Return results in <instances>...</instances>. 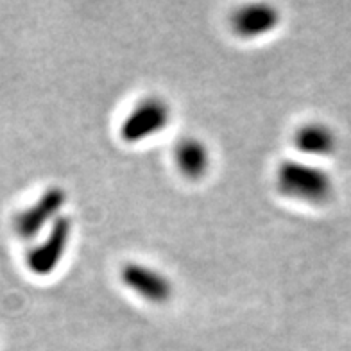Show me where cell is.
<instances>
[{
	"label": "cell",
	"instance_id": "6da1fadb",
	"mask_svg": "<svg viewBox=\"0 0 351 351\" xmlns=\"http://www.w3.org/2000/svg\"><path fill=\"white\" fill-rule=\"evenodd\" d=\"M280 195L308 206H324L335 194V183L326 169L310 160H283L274 174Z\"/></svg>",
	"mask_w": 351,
	"mask_h": 351
},
{
	"label": "cell",
	"instance_id": "7a4b0ae2",
	"mask_svg": "<svg viewBox=\"0 0 351 351\" xmlns=\"http://www.w3.org/2000/svg\"><path fill=\"white\" fill-rule=\"evenodd\" d=\"M172 106L160 95H145L134 102L119 125V136L125 145H138L156 138L172 124Z\"/></svg>",
	"mask_w": 351,
	"mask_h": 351
},
{
	"label": "cell",
	"instance_id": "3957f363",
	"mask_svg": "<svg viewBox=\"0 0 351 351\" xmlns=\"http://www.w3.org/2000/svg\"><path fill=\"white\" fill-rule=\"evenodd\" d=\"M74 237V219L63 215L31 245L25 254V265L31 274L47 278L54 274L65 260Z\"/></svg>",
	"mask_w": 351,
	"mask_h": 351
},
{
	"label": "cell",
	"instance_id": "277c9868",
	"mask_svg": "<svg viewBox=\"0 0 351 351\" xmlns=\"http://www.w3.org/2000/svg\"><path fill=\"white\" fill-rule=\"evenodd\" d=\"M66 190L60 185H52L43 194L36 197L33 204H29L14 215L13 230L20 241L34 242L45 233L60 217H63L66 206Z\"/></svg>",
	"mask_w": 351,
	"mask_h": 351
},
{
	"label": "cell",
	"instance_id": "5b68a950",
	"mask_svg": "<svg viewBox=\"0 0 351 351\" xmlns=\"http://www.w3.org/2000/svg\"><path fill=\"white\" fill-rule=\"evenodd\" d=\"M121 283L149 305H167L174 296V283L162 269L142 262H125L119 271Z\"/></svg>",
	"mask_w": 351,
	"mask_h": 351
},
{
	"label": "cell",
	"instance_id": "8992f818",
	"mask_svg": "<svg viewBox=\"0 0 351 351\" xmlns=\"http://www.w3.org/2000/svg\"><path fill=\"white\" fill-rule=\"evenodd\" d=\"M282 23V13L267 2H251L237 8L230 19L231 31L242 40H258L269 36Z\"/></svg>",
	"mask_w": 351,
	"mask_h": 351
},
{
	"label": "cell",
	"instance_id": "52a82bcc",
	"mask_svg": "<svg viewBox=\"0 0 351 351\" xmlns=\"http://www.w3.org/2000/svg\"><path fill=\"white\" fill-rule=\"evenodd\" d=\"M172 156L178 172L189 181H201L212 169L210 147L197 136H185L178 140Z\"/></svg>",
	"mask_w": 351,
	"mask_h": 351
},
{
	"label": "cell",
	"instance_id": "ba28073f",
	"mask_svg": "<svg viewBox=\"0 0 351 351\" xmlns=\"http://www.w3.org/2000/svg\"><path fill=\"white\" fill-rule=\"evenodd\" d=\"M292 145L305 160H314V158H324L335 153L337 136L330 125L308 121L296 128L292 134Z\"/></svg>",
	"mask_w": 351,
	"mask_h": 351
}]
</instances>
